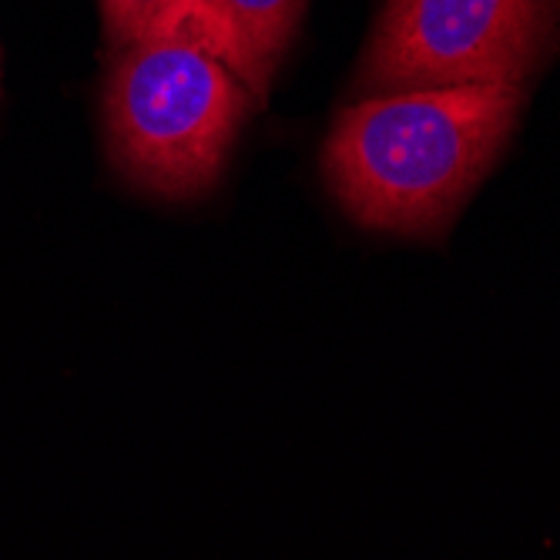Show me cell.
I'll list each match as a JSON object with an SVG mask.
<instances>
[{
    "label": "cell",
    "instance_id": "cell-2",
    "mask_svg": "<svg viewBox=\"0 0 560 560\" xmlns=\"http://www.w3.org/2000/svg\"><path fill=\"white\" fill-rule=\"evenodd\" d=\"M248 88L188 31L121 47L105 91L115 165L144 191H209L248 115Z\"/></svg>",
    "mask_w": 560,
    "mask_h": 560
},
{
    "label": "cell",
    "instance_id": "cell-6",
    "mask_svg": "<svg viewBox=\"0 0 560 560\" xmlns=\"http://www.w3.org/2000/svg\"><path fill=\"white\" fill-rule=\"evenodd\" d=\"M550 8H553V14H560V0H550Z\"/></svg>",
    "mask_w": 560,
    "mask_h": 560
},
{
    "label": "cell",
    "instance_id": "cell-3",
    "mask_svg": "<svg viewBox=\"0 0 560 560\" xmlns=\"http://www.w3.org/2000/svg\"><path fill=\"white\" fill-rule=\"evenodd\" d=\"M550 27V0H386L360 68V91L524 84L547 55Z\"/></svg>",
    "mask_w": 560,
    "mask_h": 560
},
{
    "label": "cell",
    "instance_id": "cell-5",
    "mask_svg": "<svg viewBox=\"0 0 560 560\" xmlns=\"http://www.w3.org/2000/svg\"><path fill=\"white\" fill-rule=\"evenodd\" d=\"M105 27L118 47L172 34L185 24L191 0H101Z\"/></svg>",
    "mask_w": 560,
    "mask_h": 560
},
{
    "label": "cell",
    "instance_id": "cell-4",
    "mask_svg": "<svg viewBox=\"0 0 560 560\" xmlns=\"http://www.w3.org/2000/svg\"><path fill=\"white\" fill-rule=\"evenodd\" d=\"M302 4L305 0H191L182 31L206 44L252 97H266Z\"/></svg>",
    "mask_w": 560,
    "mask_h": 560
},
{
    "label": "cell",
    "instance_id": "cell-1",
    "mask_svg": "<svg viewBox=\"0 0 560 560\" xmlns=\"http://www.w3.org/2000/svg\"><path fill=\"white\" fill-rule=\"evenodd\" d=\"M521 105L524 84L511 81L366 94L326 138V182L366 229L436 235L497 162Z\"/></svg>",
    "mask_w": 560,
    "mask_h": 560
}]
</instances>
